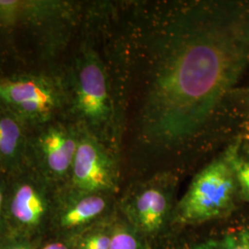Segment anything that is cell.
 Segmentation results:
<instances>
[{
  "label": "cell",
  "instance_id": "obj_1",
  "mask_svg": "<svg viewBox=\"0 0 249 249\" xmlns=\"http://www.w3.org/2000/svg\"><path fill=\"white\" fill-rule=\"evenodd\" d=\"M140 136L173 148L200 133L249 65V1L181 4L153 33Z\"/></svg>",
  "mask_w": 249,
  "mask_h": 249
},
{
  "label": "cell",
  "instance_id": "obj_2",
  "mask_svg": "<svg viewBox=\"0 0 249 249\" xmlns=\"http://www.w3.org/2000/svg\"><path fill=\"white\" fill-rule=\"evenodd\" d=\"M237 189V182L225 151L192 180L177 206L176 222L195 224L223 217L233 207Z\"/></svg>",
  "mask_w": 249,
  "mask_h": 249
},
{
  "label": "cell",
  "instance_id": "obj_3",
  "mask_svg": "<svg viewBox=\"0 0 249 249\" xmlns=\"http://www.w3.org/2000/svg\"><path fill=\"white\" fill-rule=\"evenodd\" d=\"M76 104L80 114L94 125H103L110 120L112 108L107 76L98 59L88 54L80 66Z\"/></svg>",
  "mask_w": 249,
  "mask_h": 249
},
{
  "label": "cell",
  "instance_id": "obj_4",
  "mask_svg": "<svg viewBox=\"0 0 249 249\" xmlns=\"http://www.w3.org/2000/svg\"><path fill=\"white\" fill-rule=\"evenodd\" d=\"M73 181L80 190L94 194L115 187L112 160L98 143L82 139L73 160Z\"/></svg>",
  "mask_w": 249,
  "mask_h": 249
},
{
  "label": "cell",
  "instance_id": "obj_5",
  "mask_svg": "<svg viewBox=\"0 0 249 249\" xmlns=\"http://www.w3.org/2000/svg\"><path fill=\"white\" fill-rule=\"evenodd\" d=\"M169 195L163 187L149 185L138 190L129 203V213L146 232L158 231L169 210Z\"/></svg>",
  "mask_w": 249,
  "mask_h": 249
},
{
  "label": "cell",
  "instance_id": "obj_6",
  "mask_svg": "<svg viewBox=\"0 0 249 249\" xmlns=\"http://www.w3.org/2000/svg\"><path fill=\"white\" fill-rule=\"evenodd\" d=\"M0 100L27 114H42L53 106L51 90L34 80H0Z\"/></svg>",
  "mask_w": 249,
  "mask_h": 249
},
{
  "label": "cell",
  "instance_id": "obj_7",
  "mask_svg": "<svg viewBox=\"0 0 249 249\" xmlns=\"http://www.w3.org/2000/svg\"><path fill=\"white\" fill-rule=\"evenodd\" d=\"M78 143L70 134L52 129L45 135L43 148L51 170L58 175L67 172L73 164Z\"/></svg>",
  "mask_w": 249,
  "mask_h": 249
},
{
  "label": "cell",
  "instance_id": "obj_8",
  "mask_svg": "<svg viewBox=\"0 0 249 249\" xmlns=\"http://www.w3.org/2000/svg\"><path fill=\"white\" fill-rule=\"evenodd\" d=\"M11 212L20 223L35 225L40 222L45 212V205L34 187L24 185L15 194Z\"/></svg>",
  "mask_w": 249,
  "mask_h": 249
},
{
  "label": "cell",
  "instance_id": "obj_9",
  "mask_svg": "<svg viewBox=\"0 0 249 249\" xmlns=\"http://www.w3.org/2000/svg\"><path fill=\"white\" fill-rule=\"evenodd\" d=\"M182 249H249V226L230 228Z\"/></svg>",
  "mask_w": 249,
  "mask_h": 249
},
{
  "label": "cell",
  "instance_id": "obj_10",
  "mask_svg": "<svg viewBox=\"0 0 249 249\" xmlns=\"http://www.w3.org/2000/svg\"><path fill=\"white\" fill-rule=\"evenodd\" d=\"M107 207L104 197L96 194H89L79 200L63 215V226L72 228L89 223L102 213Z\"/></svg>",
  "mask_w": 249,
  "mask_h": 249
},
{
  "label": "cell",
  "instance_id": "obj_11",
  "mask_svg": "<svg viewBox=\"0 0 249 249\" xmlns=\"http://www.w3.org/2000/svg\"><path fill=\"white\" fill-rule=\"evenodd\" d=\"M226 151L238 189H240L242 195L249 201V155L241 153L239 143L231 145Z\"/></svg>",
  "mask_w": 249,
  "mask_h": 249
},
{
  "label": "cell",
  "instance_id": "obj_12",
  "mask_svg": "<svg viewBox=\"0 0 249 249\" xmlns=\"http://www.w3.org/2000/svg\"><path fill=\"white\" fill-rule=\"evenodd\" d=\"M20 138L17 123L9 117H0V153L11 155L16 151Z\"/></svg>",
  "mask_w": 249,
  "mask_h": 249
},
{
  "label": "cell",
  "instance_id": "obj_13",
  "mask_svg": "<svg viewBox=\"0 0 249 249\" xmlns=\"http://www.w3.org/2000/svg\"><path fill=\"white\" fill-rule=\"evenodd\" d=\"M109 249H140V244L130 231L118 230L111 237Z\"/></svg>",
  "mask_w": 249,
  "mask_h": 249
},
{
  "label": "cell",
  "instance_id": "obj_14",
  "mask_svg": "<svg viewBox=\"0 0 249 249\" xmlns=\"http://www.w3.org/2000/svg\"><path fill=\"white\" fill-rule=\"evenodd\" d=\"M111 238L104 233H95L87 237L82 244V249H109Z\"/></svg>",
  "mask_w": 249,
  "mask_h": 249
},
{
  "label": "cell",
  "instance_id": "obj_15",
  "mask_svg": "<svg viewBox=\"0 0 249 249\" xmlns=\"http://www.w3.org/2000/svg\"><path fill=\"white\" fill-rule=\"evenodd\" d=\"M43 249H68V248L61 243H53V244L47 245Z\"/></svg>",
  "mask_w": 249,
  "mask_h": 249
},
{
  "label": "cell",
  "instance_id": "obj_16",
  "mask_svg": "<svg viewBox=\"0 0 249 249\" xmlns=\"http://www.w3.org/2000/svg\"><path fill=\"white\" fill-rule=\"evenodd\" d=\"M2 199H3V196H2V193L0 191V209H1V205H2Z\"/></svg>",
  "mask_w": 249,
  "mask_h": 249
},
{
  "label": "cell",
  "instance_id": "obj_17",
  "mask_svg": "<svg viewBox=\"0 0 249 249\" xmlns=\"http://www.w3.org/2000/svg\"><path fill=\"white\" fill-rule=\"evenodd\" d=\"M28 249V248H24V247H17V248H13V249Z\"/></svg>",
  "mask_w": 249,
  "mask_h": 249
},
{
  "label": "cell",
  "instance_id": "obj_18",
  "mask_svg": "<svg viewBox=\"0 0 249 249\" xmlns=\"http://www.w3.org/2000/svg\"></svg>",
  "mask_w": 249,
  "mask_h": 249
}]
</instances>
